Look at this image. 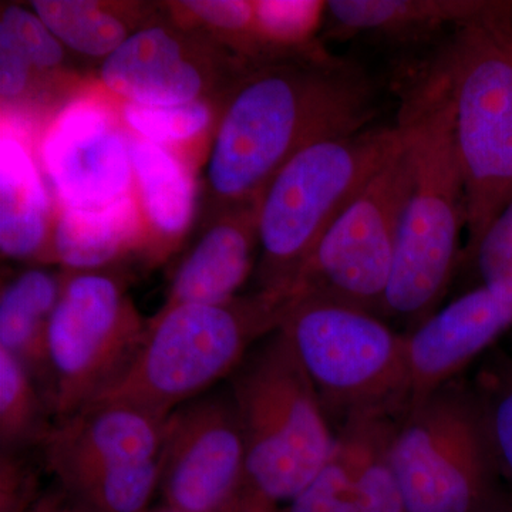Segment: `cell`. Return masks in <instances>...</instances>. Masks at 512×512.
<instances>
[{
    "label": "cell",
    "mask_w": 512,
    "mask_h": 512,
    "mask_svg": "<svg viewBox=\"0 0 512 512\" xmlns=\"http://www.w3.org/2000/svg\"><path fill=\"white\" fill-rule=\"evenodd\" d=\"M511 326L512 299L485 286L431 313L406 335L409 406L460 377Z\"/></svg>",
    "instance_id": "5bb4252c"
},
{
    "label": "cell",
    "mask_w": 512,
    "mask_h": 512,
    "mask_svg": "<svg viewBox=\"0 0 512 512\" xmlns=\"http://www.w3.org/2000/svg\"><path fill=\"white\" fill-rule=\"evenodd\" d=\"M402 143L397 126L366 128L303 147L256 207L258 291L291 292L320 239Z\"/></svg>",
    "instance_id": "5b68a950"
},
{
    "label": "cell",
    "mask_w": 512,
    "mask_h": 512,
    "mask_svg": "<svg viewBox=\"0 0 512 512\" xmlns=\"http://www.w3.org/2000/svg\"><path fill=\"white\" fill-rule=\"evenodd\" d=\"M30 8L66 49L106 59L123 45L130 30L120 13L90 0H36Z\"/></svg>",
    "instance_id": "cb8c5ba5"
},
{
    "label": "cell",
    "mask_w": 512,
    "mask_h": 512,
    "mask_svg": "<svg viewBox=\"0 0 512 512\" xmlns=\"http://www.w3.org/2000/svg\"><path fill=\"white\" fill-rule=\"evenodd\" d=\"M35 150L56 207H101L134 191L128 131L104 92L67 100L40 131Z\"/></svg>",
    "instance_id": "8fae6325"
},
{
    "label": "cell",
    "mask_w": 512,
    "mask_h": 512,
    "mask_svg": "<svg viewBox=\"0 0 512 512\" xmlns=\"http://www.w3.org/2000/svg\"><path fill=\"white\" fill-rule=\"evenodd\" d=\"M323 409L342 424L409 406L406 335L380 316L318 296L291 298L279 326Z\"/></svg>",
    "instance_id": "52a82bcc"
},
{
    "label": "cell",
    "mask_w": 512,
    "mask_h": 512,
    "mask_svg": "<svg viewBox=\"0 0 512 512\" xmlns=\"http://www.w3.org/2000/svg\"><path fill=\"white\" fill-rule=\"evenodd\" d=\"M131 165L146 241L143 251L160 261L183 239L194 220L197 188L190 167L171 148L128 133Z\"/></svg>",
    "instance_id": "d6986e66"
},
{
    "label": "cell",
    "mask_w": 512,
    "mask_h": 512,
    "mask_svg": "<svg viewBox=\"0 0 512 512\" xmlns=\"http://www.w3.org/2000/svg\"><path fill=\"white\" fill-rule=\"evenodd\" d=\"M256 204L234 208L212 224L175 269L163 308L237 298L255 264Z\"/></svg>",
    "instance_id": "ac0fdd59"
},
{
    "label": "cell",
    "mask_w": 512,
    "mask_h": 512,
    "mask_svg": "<svg viewBox=\"0 0 512 512\" xmlns=\"http://www.w3.org/2000/svg\"><path fill=\"white\" fill-rule=\"evenodd\" d=\"M247 450L248 487L289 503L336 444L318 393L281 330L262 339L229 377Z\"/></svg>",
    "instance_id": "8992f818"
},
{
    "label": "cell",
    "mask_w": 512,
    "mask_h": 512,
    "mask_svg": "<svg viewBox=\"0 0 512 512\" xmlns=\"http://www.w3.org/2000/svg\"><path fill=\"white\" fill-rule=\"evenodd\" d=\"M247 487V450L231 393L202 394L170 414L160 485L165 508L231 512Z\"/></svg>",
    "instance_id": "7c38bea8"
},
{
    "label": "cell",
    "mask_w": 512,
    "mask_h": 512,
    "mask_svg": "<svg viewBox=\"0 0 512 512\" xmlns=\"http://www.w3.org/2000/svg\"><path fill=\"white\" fill-rule=\"evenodd\" d=\"M63 282L64 271L29 268L9 279L0 296V350L29 370L49 403V325Z\"/></svg>",
    "instance_id": "44dd1931"
},
{
    "label": "cell",
    "mask_w": 512,
    "mask_h": 512,
    "mask_svg": "<svg viewBox=\"0 0 512 512\" xmlns=\"http://www.w3.org/2000/svg\"><path fill=\"white\" fill-rule=\"evenodd\" d=\"M409 183L402 138L392 158L330 225L289 295L332 299L380 316Z\"/></svg>",
    "instance_id": "30bf717a"
},
{
    "label": "cell",
    "mask_w": 512,
    "mask_h": 512,
    "mask_svg": "<svg viewBox=\"0 0 512 512\" xmlns=\"http://www.w3.org/2000/svg\"><path fill=\"white\" fill-rule=\"evenodd\" d=\"M389 463L406 512H481L504 490L473 387L460 377L400 414Z\"/></svg>",
    "instance_id": "ba28073f"
},
{
    "label": "cell",
    "mask_w": 512,
    "mask_h": 512,
    "mask_svg": "<svg viewBox=\"0 0 512 512\" xmlns=\"http://www.w3.org/2000/svg\"><path fill=\"white\" fill-rule=\"evenodd\" d=\"M40 497V471L29 451H0V512H30Z\"/></svg>",
    "instance_id": "4dcf8cb0"
},
{
    "label": "cell",
    "mask_w": 512,
    "mask_h": 512,
    "mask_svg": "<svg viewBox=\"0 0 512 512\" xmlns=\"http://www.w3.org/2000/svg\"><path fill=\"white\" fill-rule=\"evenodd\" d=\"M178 9L214 32L224 33L239 52L254 63V2L244 0H188Z\"/></svg>",
    "instance_id": "f546056e"
},
{
    "label": "cell",
    "mask_w": 512,
    "mask_h": 512,
    "mask_svg": "<svg viewBox=\"0 0 512 512\" xmlns=\"http://www.w3.org/2000/svg\"><path fill=\"white\" fill-rule=\"evenodd\" d=\"M30 512H86L64 491L42 494Z\"/></svg>",
    "instance_id": "1f68e13d"
},
{
    "label": "cell",
    "mask_w": 512,
    "mask_h": 512,
    "mask_svg": "<svg viewBox=\"0 0 512 512\" xmlns=\"http://www.w3.org/2000/svg\"><path fill=\"white\" fill-rule=\"evenodd\" d=\"M52 414L49 400L29 370L0 350V451L43 448L55 427Z\"/></svg>",
    "instance_id": "603a6c76"
},
{
    "label": "cell",
    "mask_w": 512,
    "mask_h": 512,
    "mask_svg": "<svg viewBox=\"0 0 512 512\" xmlns=\"http://www.w3.org/2000/svg\"><path fill=\"white\" fill-rule=\"evenodd\" d=\"M440 62L466 195V252L512 197V2L487 0Z\"/></svg>",
    "instance_id": "277c9868"
},
{
    "label": "cell",
    "mask_w": 512,
    "mask_h": 512,
    "mask_svg": "<svg viewBox=\"0 0 512 512\" xmlns=\"http://www.w3.org/2000/svg\"><path fill=\"white\" fill-rule=\"evenodd\" d=\"M99 86L107 96L141 106H180L204 99L208 64L177 29H136L101 63Z\"/></svg>",
    "instance_id": "2e32d148"
},
{
    "label": "cell",
    "mask_w": 512,
    "mask_h": 512,
    "mask_svg": "<svg viewBox=\"0 0 512 512\" xmlns=\"http://www.w3.org/2000/svg\"><path fill=\"white\" fill-rule=\"evenodd\" d=\"M117 110L128 133L171 150L197 140L214 121V109L205 99L168 107L117 101Z\"/></svg>",
    "instance_id": "4316f807"
},
{
    "label": "cell",
    "mask_w": 512,
    "mask_h": 512,
    "mask_svg": "<svg viewBox=\"0 0 512 512\" xmlns=\"http://www.w3.org/2000/svg\"><path fill=\"white\" fill-rule=\"evenodd\" d=\"M471 387L495 467L512 490V359L503 355L491 357Z\"/></svg>",
    "instance_id": "484cf974"
},
{
    "label": "cell",
    "mask_w": 512,
    "mask_h": 512,
    "mask_svg": "<svg viewBox=\"0 0 512 512\" xmlns=\"http://www.w3.org/2000/svg\"><path fill=\"white\" fill-rule=\"evenodd\" d=\"M396 126L409 156L410 183L380 316L417 326L447 292L466 228L453 101L441 62L404 96Z\"/></svg>",
    "instance_id": "7a4b0ae2"
},
{
    "label": "cell",
    "mask_w": 512,
    "mask_h": 512,
    "mask_svg": "<svg viewBox=\"0 0 512 512\" xmlns=\"http://www.w3.org/2000/svg\"><path fill=\"white\" fill-rule=\"evenodd\" d=\"M0 35L9 37L32 64L35 73L46 74L60 69L64 47L32 8L10 5L2 9Z\"/></svg>",
    "instance_id": "f1b7e54d"
},
{
    "label": "cell",
    "mask_w": 512,
    "mask_h": 512,
    "mask_svg": "<svg viewBox=\"0 0 512 512\" xmlns=\"http://www.w3.org/2000/svg\"><path fill=\"white\" fill-rule=\"evenodd\" d=\"M481 512H512V493L511 491H501L500 494L497 495V498L488 505L487 508H484Z\"/></svg>",
    "instance_id": "836d02e7"
},
{
    "label": "cell",
    "mask_w": 512,
    "mask_h": 512,
    "mask_svg": "<svg viewBox=\"0 0 512 512\" xmlns=\"http://www.w3.org/2000/svg\"><path fill=\"white\" fill-rule=\"evenodd\" d=\"M464 256L474 266L477 286L512 299V197Z\"/></svg>",
    "instance_id": "83f0119b"
},
{
    "label": "cell",
    "mask_w": 512,
    "mask_h": 512,
    "mask_svg": "<svg viewBox=\"0 0 512 512\" xmlns=\"http://www.w3.org/2000/svg\"><path fill=\"white\" fill-rule=\"evenodd\" d=\"M146 241L136 194L101 207H56L52 235V261L64 271H101Z\"/></svg>",
    "instance_id": "ffe728a7"
},
{
    "label": "cell",
    "mask_w": 512,
    "mask_h": 512,
    "mask_svg": "<svg viewBox=\"0 0 512 512\" xmlns=\"http://www.w3.org/2000/svg\"><path fill=\"white\" fill-rule=\"evenodd\" d=\"M56 202L28 126L3 110L0 134V251L5 259L52 264Z\"/></svg>",
    "instance_id": "e0dca14e"
},
{
    "label": "cell",
    "mask_w": 512,
    "mask_h": 512,
    "mask_svg": "<svg viewBox=\"0 0 512 512\" xmlns=\"http://www.w3.org/2000/svg\"><path fill=\"white\" fill-rule=\"evenodd\" d=\"M291 296L258 291L224 303L160 309L123 373L92 403H124L168 419L229 379L248 353L279 329ZM89 406V404H87Z\"/></svg>",
    "instance_id": "3957f363"
},
{
    "label": "cell",
    "mask_w": 512,
    "mask_h": 512,
    "mask_svg": "<svg viewBox=\"0 0 512 512\" xmlns=\"http://www.w3.org/2000/svg\"><path fill=\"white\" fill-rule=\"evenodd\" d=\"M148 322L120 276L64 271L49 325L50 404L57 420L79 412L126 370Z\"/></svg>",
    "instance_id": "9c48e42d"
},
{
    "label": "cell",
    "mask_w": 512,
    "mask_h": 512,
    "mask_svg": "<svg viewBox=\"0 0 512 512\" xmlns=\"http://www.w3.org/2000/svg\"><path fill=\"white\" fill-rule=\"evenodd\" d=\"M144 512H174V511L168 510V508L164 507L163 510H154V511L146 510Z\"/></svg>",
    "instance_id": "e575fe53"
},
{
    "label": "cell",
    "mask_w": 512,
    "mask_h": 512,
    "mask_svg": "<svg viewBox=\"0 0 512 512\" xmlns=\"http://www.w3.org/2000/svg\"><path fill=\"white\" fill-rule=\"evenodd\" d=\"M231 512H279L278 505L247 487Z\"/></svg>",
    "instance_id": "d6a6232c"
},
{
    "label": "cell",
    "mask_w": 512,
    "mask_h": 512,
    "mask_svg": "<svg viewBox=\"0 0 512 512\" xmlns=\"http://www.w3.org/2000/svg\"><path fill=\"white\" fill-rule=\"evenodd\" d=\"M163 478L160 456L103 471L64 488V493L86 512H144Z\"/></svg>",
    "instance_id": "d4e9b609"
},
{
    "label": "cell",
    "mask_w": 512,
    "mask_h": 512,
    "mask_svg": "<svg viewBox=\"0 0 512 512\" xmlns=\"http://www.w3.org/2000/svg\"><path fill=\"white\" fill-rule=\"evenodd\" d=\"M372 86L350 63L248 64L234 83L207 161L211 197L227 211L256 204L298 151L369 128Z\"/></svg>",
    "instance_id": "6da1fadb"
},
{
    "label": "cell",
    "mask_w": 512,
    "mask_h": 512,
    "mask_svg": "<svg viewBox=\"0 0 512 512\" xmlns=\"http://www.w3.org/2000/svg\"><path fill=\"white\" fill-rule=\"evenodd\" d=\"M487 0H330L326 16L336 33H370L393 39L466 25Z\"/></svg>",
    "instance_id": "7402d4cb"
},
{
    "label": "cell",
    "mask_w": 512,
    "mask_h": 512,
    "mask_svg": "<svg viewBox=\"0 0 512 512\" xmlns=\"http://www.w3.org/2000/svg\"><path fill=\"white\" fill-rule=\"evenodd\" d=\"M392 417L340 426L325 466L282 512H406L389 463Z\"/></svg>",
    "instance_id": "9a60e30c"
},
{
    "label": "cell",
    "mask_w": 512,
    "mask_h": 512,
    "mask_svg": "<svg viewBox=\"0 0 512 512\" xmlns=\"http://www.w3.org/2000/svg\"><path fill=\"white\" fill-rule=\"evenodd\" d=\"M167 420L124 403H94L57 420L43 446L47 470L62 490L160 456Z\"/></svg>",
    "instance_id": "4fadbf2b"
}]
</instances>
